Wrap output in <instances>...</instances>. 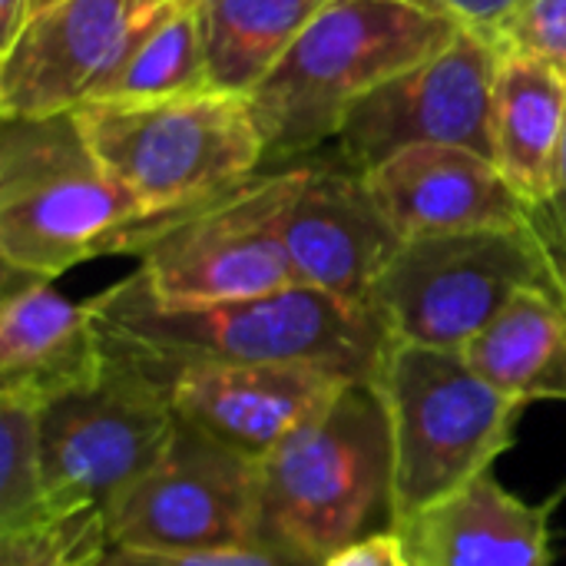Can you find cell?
<instances>
[{"mask_svg":"<svg viewBox=\"0 0 566 566\" xmlns=\"http://www.w3.org/2000/svg\"><path fill=\"white\" fill-rule=\"evenodd\" d=\"M109 355L136 361L153 378L196 365H325L371 381L385 348V325L368 305L292 285L272 295L166 305L133 272L86 302Z\"/></svg>","mask_w":566,"mask_h":566,"instance_id":"1","label":"cell"},{"mask_svg":"<svg viewBox=\"0 0 566 566\" xmlns=\"http://www.w3.org/2000/svg\"><path fill=\"white\" fill-rule=\"evenodd\" d=\"M458 30L428 0H332L249 96L262 172L312 163L361 99L444 50Z\"/></svg>","mask_w":566,"mask_h":566,"instance_id":"2","label":"cell"},{"mask_svg":"<svg viewBox=\"0 0 566 566\" xmlns=\"http://www.w3.org/2000/svg\"><path fill=\"white\" fill-rule=\"evenodd\" d=\"M391 507V441L378 391L348 385L259 464L255 544L322 566Z\"/></svg>","mask_w":566,"mask_h":566,"instance_id":"3","label":"cell"},{"mask_svg":"<svg viewBox=\"0 0 566 566\" xmlns=\"http://www.w3.org/2000/svg\"><path fill=\"white\" fill-rule=\"evenodd\" d=\"M388 418L391 507L401 527L491 474L524 401L481 378L461 352L391 342L368 381Z\"/></svg>","mask_w":566,"mask_h":566,"instance_id":"4","label":"cell"},{"mask_svg":"<svg viewBox=\"0 0 566 566\" xmlns=\"http://www.w3.org/2000/svg\"><path fill=\"white\" fill-rule=\"evenodd\" d=\"M143 206L93 153L76 109L3 119L0 259L3 269L53 282L66 269L119 252Z\"/></svg>","mask_w":566,"mask_h":566,"instance_id":"5","label":"cell"},{"mask_svg":"<svg viewBox=\"0 0 566 566\" xmlns=\"http://www.w3.org/2000/svg\"><path fill=\"white\" fill-rule=\"evenodd\" d=\"M76 119L146 219L192 209L262 172L265 146L249 96L206 90L156 103H93Z\"/></svg>","mask_w":566,"mask_h":566,"instance_id":"6","label":"cell"},{"mask_svg":"<svg viewBox=\"0 0 566 566\" xmlns=\"http://www.w3.org/2000/svg\"><path fill=\"white\" fill-rule=\"evenodd\" d=\"M308 166L259 172L192 209L136 222L119 252L139 255L136 275L166 305H212L298 285L282 239L289 202Z\"/></svg>","mask_w":566,"mask_h":566,"instance_id":"7","label":"cell"},{"mask_svg":"<svg viewBox=\"0 0 566 566\" xmlns=\"http://www.w3.org/2000/svg\"><path fill=\"white\" fill-rule=\"evenodd\" d=\"M557 255L531 216L517 229L411 239L368 295L391 342L464 352L521 292L554 289Z\"/></svg>","mask_w":566,"mask_h":566,"instance_id":"8","label":"cell"},{"mask_svg":"<svg viewBox=\"0 0 566 566\" xmlns=\"http://www.w3.org/2000/svg\"><path fill=\"white\" fill-rule=\"evenodd\" d=\"M179 418L169 388L136 361L106 352V371L40 415L53 507H109L169 448Z\"/></svg>","mask_w":566,"mask_h":566,"instance_id":"9","label":"cell"},{"mask_svg":"<svg viewBox=\"0 0 566 566\" xmlns=\"http://www.w3.org/2000/svg\"><path fill=\"white\" fill-rule=\"evenodd\" d=\"M497 66L501 46L461 27L444 50L361 99L318 156L358 172L408 146H464L494 159L491 99Z\"/></svg>","mask_w":566,"mask_h":566,"instance_id":"10","label":"cell"},{"mask_svg":"<svg viewBox=\"0 0 566 566\" xmlns=\"http://www.w3.org/2000/svg\"><path fill=\"white\" fill-rule=\"evenodd\" d=\"M106 521L113 547L129 551L252 547L259 464L179 421L166 454L106 507Z\"/></svg>","mask_w":566,"mask_h":566,"instance_id":"11","label":"cell"},{"mask_svg":"<svg viewBox=\"0 0 566 566\" xmlns=\"http://www.w3.org/2000/svg\"><path fill=\"white\" fill-rule=\"evenodd\" d=\"M182 424L262 464L355 378L325 365H196L163 378Z\"/></svg>","mask_w":566,"mask_h":566,"instance_id":"12","label":"cell"},{"mask_svg":"<svg viewBox=\"0 0 566 566\" xmlns=\"http://www.w3.org/2000/svg\"><path fill=\"white\" fill-rule=\"evenodd\" d=\"M285 209L282 239L298 285L368 305V295L405 239L378 206L368 176L315 156Z\"/></svg>","mask_w":566,"mask_h":566,"instance_id":"13","label":"cell"},{"mask_svg":"<svg viewBox=\"0 0 566 566\" xmlns=\"http://www.w3.org/2000/svg\"><path fill=\"white\" fill-rule=\"evenodd\" d=\"M136 0H60L27 20L0 53V116L73 113L119 53Z\"/></svg>","mask_w":566,"mask_h":566,"instance_id":"14","label":"cell"},{"mask_svg":"<svg viewBox=\"0 0 566 566\" xmlns=\"http://www.w3.org/2000/svg\"><path fill=\"white\" fill-rule=\"evenodd\" d=\"M365 176L405 242L517 229L534 216L497 163L464 146H408Z\"/></svg>","mask_w":566,"mask_h":566,"instance_id":"15","label":"cell"},{"mask_svg":"<svg viewBox=\"0 0 566 566\" xmlns=\"http://www.w3.org/2000/svg\"><path fill=\"white\" fill-rule=\"evenodd\" d=\"M106 348L86 302H70L46 279L3 269L0 298V398L50 401L93 385Z\"/></svg>","mask_w":566,"mask_h":566,"instance_id":"16","label":"cell"},{"mask_svg":"<svg viewBox=\"0 0 566 566\" xmlns=\"http://www.w3.org/2000/svg\"><path fill=\"white\" fill-rule=\"evenodd\" d=\"M547 511L488 474L391 531L401 534L411 566H554Z\"/></svg>","mask_w":566,"mask_h":566,"instance_id":"17","label":"cell"},{"mask_svg":"<svg viewBox=\"0 0 566 566\" xmlns=\"http://www.w3.org/2000/svg\"><path fill=\"white\" fill-rule=\"evenodd\" d=\"M491 139L494 163L517 196L531 209L547 206L566 143V73L537 56L501 50Z\"/></svg>","mask_w":566,"mask_h":566,"instance_id":"18","label":"cell"},{"mask_svg":"<svg viewBox=\"0 0 566 566\" xmlns=\"http://www.w3.org/2000/svg\"><path fill=\"white\" fill-rule=\"evenodd\" d=\"M212 90L202 0H166L139 13L83 106L156 103Z\"/></svg>","mask_w":566,"mask_h":566,"instance_id":"19","label":"cell"},{"mask_svg":"<svg viewBox=\"0 0 566 566\" xmlns=\"http://www.w3.org/2000/svg\"><path fill=\"white\" fill-rule=\"evenodd\" d=\"M461 355L524 405L566 401V305L557 285L521 292Z\"/></svg>","mask_w":566,"mask_h":566,"instance_id":"20","label":"cell"},{"mask_svg":"<svg viewBox=\"0 0 566 566\" xmlns=\"http://www.w3.org/2000/svg\"><path fill=\"white\" fill-rule=\"evenodd\" d=\"M332 0H202L212 90L252 96Z\"/></svg>","mask_w":566,"mask_h":566,"instance_id":"21","label":"cell"},{"mask_svg":"<svg viewBox=\"0 0 566 566\" xmlns=\"http://www.w3.org/2000/svg\"><path fill=\"white\" fill-rule=\"evenodd\" d=\"M109 551L103 507H53L23 527L0 531V566H103Z\"/></svg>","mask_w":566,"mask_h":566,"instance_id":"22","label":"cell"},{"mask_svg":"<svg viewBox=\"0 0 566 566\" xmlns=\"http://www.w3.org/2000/svg\"><path fill=\"white\" fill-rule=\"evenodd\" d=\"M43 408L0 398V531L23 527L53 511L43 468Z\"/></svg>","mask_w":566,"mask_h":566,"instance_id":"23","label":"cell"},{"mask_svg":"<svg viewBox=\"0 0 566 566\" xmlns=\"http://www.w3.org/2000/svg\"><path fill=\"white\" fill-rule=\"evenodd\" d=\"M504 53H527L566 73V0H524L501 33Z\"/></svg>","mask_w":566,"mask_h":566,"instance_id":"24","label":"cell"},{"mask_svg":"<svg viewBox=\"0 0 566 566\" xmlns=\"http://www.w3.org/2000/svg\"><path fill=\"white\" fill-rule=\"evenodd\" d=\"M103 566H302L265 547H206V551H129L113 547Z\"/></svg>","mask_w":566,"mask_h":566,"instance_id":"25","label":"cell"},{"mask_svg":"<svg viewBox=\"0 0 566 566\" xmlns=\"http://www.w3.org/2000/svg\"><path fill=\"white\" fill-rule=\"evenodd\" d=\"M428 3L448 13L458 27L474 30L501 46V33L514 20L524 0H428Z\"/></svg>","mask_w":566,"mask_h":566,"instance_id":"26","label":"cell"},{"mask_svg":"<svg viewBox=\"0 0 566 566\" xmlns=\"http://www.w3.org/2000/svg\"><path fill=\"white\" fill-rule=\"evenodd\" d=\"M322 566H411V557H408L401 534L385 527V531H375V534L348 544L345 551H338Z\"/></svg>","mask_w":566,"mask_h":566,"instance_id":"27","label":"cell"},{"mask_svg":"<svg viewBox=\"0 0 566 566\" xmlns=\"http://www.w3.org/2000/svg\"><path fill=\"white\" fill-rule=\"evenodd\" d=\"M534 219H537L541 232L547 235V242L554 245L557 259L566 265V143L564 156H560V172H557V189L547 206L534 209Z\"/></svg>","mask_w":566,"mask_h":566,"instance_id":"28","label":"cell"},{"mask_svg":"<svg viewBox=\"0 0 566 566\" xmlns=\"http://www.w3.org/2000/svg\"><path fill=\"white\" fill-rule=\"evenodd\" d=\"M27 13L30 0H0V53L20 36V30L27 27Z\"/></svg>","mask_w":566,"mask_h":566,"instance_id":"29","label":"cell"},{"mask_svg":"<svg viewBox=\"0 0 566 566\" xmlns=\"http://www.w3.org/2000/svg\"><path fill=\"white\" fill-rule=\"evenodd\" d=\"M60 0H30V13H27V20L30 17H36V13H43V10H50V7H56Z\"/></svg>","mask_w":566,"mask_h":566,"instance_id":"30","label":"cell"},{"mask_svg":"<svg viewBox=\"0 0 566 566\" xmlns=\"http://www.w3.org/2000/svg\"><path fill=\"white\" fill-rule=\"evenodd\" d=\"M554 249V245H551ZM557 255V252H554ZM557 292H560V298H564V305H566V265L557 259Z\"/></svg>","mask_w":566,"mask_h":566,"instance_id":"31","label":"cell"},{"mask_svg":"<svg viewBox=\"0 0 566 566\" xmlns=\"http://www.w3.org/2000/svg\"><path fill=\"white\" fill-rule=\"evenodd\" d=\"M159 3H166V0H136V17L146 13V10H153V7H159Z\"/></svg>","mask_w":566,"mask_h":566,"instance_id":"32","label":"cell"}]
</instances>
